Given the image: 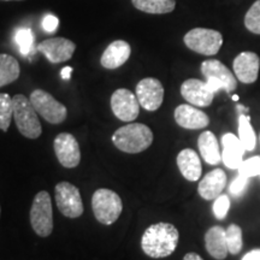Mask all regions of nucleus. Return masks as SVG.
<instances>
[{"label": "nucleus", "instance_id": "8", "mask_svg": "<svg viewBox=\"0 0 260 260\" xmlns=\"http://www.w3.org/2000/svg\"><path fill=\"white\" fill-rule=\"evenodd\" d=\"M29 99L34 106L35 111L51 124H60L67 118V107L57 99H54V96L48 92H45L42 89H35L30 94Z\"/></svg>", "mask_w": 260, "mask_h": 260}, {"label": "nucleus", "instance_id": "31", "mask_svg": "<svg viewBox=\"0 0 260 260\" xmlns=\"http://www.w3.org/2000/svg\"><path fill=\"white\" fill-rule=\"evenodd\" d=\"M230 209V200L226 195L220 194L217 199H214L213 213L217 219H224L226 217L228 211Z\"/></svg>", "mask_w": 260, "mask_h": 260}, {"label": "nucleus", "instance_id": "7", "mask_svg": "<svg viewBox=\"0 0 260 260\" xmlns=\"http://www.w3.org/2000/svg\"><path fill=\"white\" fill-rule=\"evenodd\" d=\"M201 74L206 82L212 87L214 92L223 89L226 93H233L237 87V79L229 68L217 59L205 60L201 64Z\"/></svg>", "mask_w": 260, "mask_h": 260}, {"label": "nucleus", "instance_id": "27", "mask_svg": "<svg viewBox=\"0 0 260 260\" xmlns=\"http://www.w3.org/2000/svg\"><path fill=\"white\" fill-rule=\"evenodd\" d=\"M228 249L230 254H239L241 252L243 241H242V229L236 224H230L225 229Z\"/></svg>", "mask_w": 260, "mask_h": 260}, {"label": "nucleus", "instance_id": "21", "mask_svg": "<svg viewBox=\"0 0 260 260\" xmlns=\"http://www.w3.org/2000/svg\"><path fill=\"white\" fill-rule=\"evenodd\" d=\"M177 167L180 169L182 176L188 181L195 182L201 177V172H203L201 160L194 149H182L177 155Z\"/></svg>", "mask_w": 260, "mask_h": 260}, {"label": "nucleus", "instance_id": "2", "mask_svg": "<svg viewBox=\"0 0 260 260\" xmlns=\"http://www.w3.org/2000/svg\"><path fill=\"white\" fill-rule=\"evenodd\" d=\"M112 142L119 151L125 153H141L153 142V133L151 128L141 123H130L116 130L112 135Z\"/></svg>", "mask_w": 260, "mask_h": 260}, {"label": "nucleus", "instance_id": "16", "mask_svg": "<svg viewBox=\"0 0 260 260\" xmlns=\"http://www.w3.org/2000/svg\"><path fill=\"white\" fill-rule=\"evenodd\" d=\"M175 121L184 129H203L210 123L209 116L190 104H183L175 110Z\"/></svg>", "mask_w": 260, "mask_h": 260}, {"label": "nucleus", "instance_id": "33", "mask_svg": "<svg viewBox=\"0 0 260 260\" xmlns=\"http://www.w3.org/2000/svg\"><path fill=\"white\" fill-rule=\"evenodd\" d=\"M58 24H59V21L56 16L53 15H46L42 19V28L46 32H54L57 30Z\"/></svg>", "mask_w": 260, "mask_h": 260}, {"label": "nucleus", "instance_id": "29", "mask_svg": "<svg viewBox=\"0 0 260 260\" xmlns=\"http://www.w3.org/2000/svg\"><path fill=\"white\" fill-rule=\"evenodd\" d=\"M245 25L253 34L260 35V0L249 8L245 16Z\"/></svg>", "mask_w": 260, "mask_h": 260}, {"label": "nucleus", "instance_id": "28", "mask_svg": "<svg viewBox=\"0 0 260 260\" xmlns=\"http://www.w3.org/2000/svg\"><path fill=\"white\" fill-rule=\"evenodd\" d=\"M15 42L17 44L21 54L23 56L30 54L34 48V34H32L31 29L19 28L15 34Z\"/></svg>", "mask_w": 260, "mask_h": 260}, {"label": "nucleus", "instance_id": "12", "mask_svg": "<svg viewBox=\"0 0 260 260\" xmlns=\"http://www.w3.org/2000/svg\"><path fill=\"white\" fill-rule=\"evenodd\" d=\"M181 94L190 105L198 107H207L213 102L216 92L206 81L198 79L186 80L181 86Z\"/></svg>", "mask_w": 260, "mask_h": 260}, {"label": "nucleus", "instance_id": "30", "mask_svg": "<svg viewBox=\"0 0 260 260\" xmlns=\"http://www.w3.org/2000/svg\"><path fill=\"white\" fill-rule=\"evenodd\" d=\"M239 174L245 175L247 177H255L260 176V157L255 155L247 160L242 161V164L239 168Z\"/></svg>", "mask_w": 260, "mask_h": 260}, {"label": "nucleus", "instance_id": "17", "mask_svg": "<svg viewBox=\"0 0 260 260\" xmlns=\"http://www.w3.org/2000/svg\"><path fill=\"white\" fill-rule=\"evenodd\" d=\"M226 186V175L222 169H214L204 176L198 186V193L205 200H214Z\"/></svg>", "mask_w": 260, "mask_h": 260}, {"label": "nucleus", "instance_id": "35", "mask_svg": "<svg viewBox=\"0 0 260 260\" xmlns=\"http://www.w3.org/2000/svg\"><path fill=\"white\" fill-rule=\"evenodd\" d=\"M71 73H73V68L71 67H65L63 70H61V77H63L64 80H69L70 76H71Z\"/></svg>", "mask_w": 260, "mask_h": 260}, {"label": "nucleus", "instance_id": "32", "mask_svg": "<svg viewBox=\"0 0 260 260\" xmlns=\"http://www.w3.org/2000/svg\"><path fill=\"white\" fill-rule=\"evenodd\" d=\"M247 182H248V177L245 176V175L239 174V176H237L235 180L232 182V184H230L229 191L233 195H235V197L242 194V191L245 190L247 187Z\"/></svg>", "mask_w": 260, "mask_h": 260}, {"label": "nucleus", "instance_id": "24", "mask_svg": "<svg viewBox=\"0 0 260 260\" xmlns=\"http://www.w3.org/2000/svg\"><path fill=\"white\" fill-rule=\"evenodd\" d=\"M21 69L16 58L10 54L0 53V88L15 82L19 77Z\"/></svg>", "mask_w": 260, "mask_h": 260}, {"label": "nucleus", "instance_id": "38", "mask_svg": "<svg viewBox=\"0 0 260 260\" xmlns=\"http://www.w3.org/2000/svg\"><path fill=\"white\" fill-rule=\"evenodd\" d=\"M0 2H22V0H0Z\"/></svg>", "mask_w": 260, "mask_h": 260}, {"label": "nucleus", "instance_id": "22", "mask_svg": "<svg viewBox=\"0 0 260 260\" xmlns=\"http://www.w3.org/2000/svg\"><path fill=\"white\" fill-rule=\"evenodd\" d=\"M198 146H199L201 157L207 164L218 165L222 161L218 140L212 132L206 130V132L201 133L199 139H198Z\"/></svg>", "mask_w": 260, "mask_h": 260}, {"label": "nucleus", "instance_id": "23", "mask_svg": "<svg viewBox=\"0 0 260 260\" xmlns=\"http://www.w3.org/2000/svg\"><path fill=\"white\" fill-rule=\"evenodd\" d=\"M140 11L152 15L170 14L176 8V0H132Z\"/></svg>", "mask_w": 260, "mask_h": 260}, {"label": "nucleus", "instance_id": "11", "mask_svg": "<svg viewBox=\"0 0 260 260\" xmlns=\"http://www.w3.org/2000/svg\"><path fill=\"white\" fill-rule=\"evenodd\" d=\"M112 112L123 122H133L138 118L140 112V103L135 94L129 89H117L111 96Z\"/></svg>", "mask_w": 260, "mask_h": 260}, {"label": "nucleus", "instance_id": "1", "mask_svg": "<svg viewBox=\"0 0 260 260\" xmlns=\"http://www.w3.org/2000/svg\"><path fill=\"white\" fill-rule=\"evenodd\" d=\"M180 234L170 223H157L146 229L141 239V248L146 255L159 259L171 255L177 248Z\"/></svg>", "mask_w": 260, "mask_h": 260}, {"label": "nucleus", "instance_id": "5", "mask_svg": "<svg viewBox=\"0 0 260 260\" xmlns=\"http://www.w3.org/2000/svg\"><path fill=\"white\" fill-rule=\"evenodd\" d=\"M30 224L35 234L47 237L53 230V211L51 195L42 190L35 195L30 209Z\"/></svg>", "mask_w": 260, "mask_h": 260}, {"label": "nucleus", "instance_id": "19", "mask_svg": "<svg viewBox=\"0 0 260 260\" xmlns=\"http://www.w3.org/2000/svg\"><path fill=\"white\" fill-rule=\"evenodd\" d=\"M222 161L224 165L229 169H239L240 165L242 164V157L246 151L242 142L240 141L239 136L234 135L232 133L224 134L222 138Z\"/></svg>", "mask_w": 260, "mask_h": 260}, {"label": "nucleus", "instance_id": "40", "mask_svg": "<svg viewBox=\"0 0 260 260\" xmlns=\"http://www.w3.org/2000/svg\"><path fill=\"white\" fill-rule=\"evenodd\" d=\"M0 213H2V209H0Z\"/></svg>", "mask_w": 260, "mask_h": 260}, {"label": "nucleus", "instance_id": "15", "mask_svg": "<svg viewBox=\"0 0 260 260\" xmlns=\"http://www.w3.org/2000/svg\"><path fill=\"white\" fill-rule=\"evenodd\" d=\"M234 74L240 82L251 84L258 79L260 69V58L254 52H241L234 59Z\"/></svg>", "mask_w": 260, "mask_h": 260}, {"label": "nucleus", "instance_id": "39", "mask_svg": "<svg viewBox=\"0 0 260 260\" xmlns=\"http://www.w3.org/2000/svg\"><path fill=\"white\" fill-rule=\"evenodd\" d=\"M233 100H234V102H237V100H239V96L233 95Z\"/></svg>", "mask_w": 260, "mask_h": 260}, {"label": "nucleus", "instance_id": "36", "mask_svg": "<svg viewBox=\"0 0 260 260\" xmlns=\"http://www.w3.org/2000/svg\"><path fill=\"white\" fill-rule=\"evenodd\" d=\"M183 260H204L203 258L199 254H197V253H187L186 255H184Z\"/></svg>", "mask_w": 260, "mask_h": 260}, {"label": "nucleus", "instance_id": "14", "mask_svg": "<svg viewBox=\"0 0 260 260\" xmlns=\"http://www.w3.org/2000/svg\"><path fill=\"white\" fill-rule=\"evenodd\" d=\"M37 50L41 52L51 63L59 64L69 60L74 56L76 45L69 39L52 38L40 42L37 46Z\"/></svg>", "mask_w": 260, "mask_h": 260}, {"label": "nucleus", "instance_id": "9", "mask_svg": "<svg viewBox=\"0 0 260 260\" xmlns=\"http://www.w3.org/2000/svg\"><path fill=\"white\" fill-rule=\"evenodd\" d=\"M58 210L68 218H79L83 213L80 189L69 182H59L54 189Z\"/></svg>", "mask_w": 260, "mask_h": 260}, {"label": "nucleus", "instance_id": "13", "mask_svg": "<svg viewBox=\"0 0 260 260\" xmlns=\"http://www.w3.org/2000/svg\"><path fill=\"white\" fill-rule=\"evenodd\" d=\"M54 152L58 160L64 168H76L81 161V149L77 140L69 133L57 135L53 142Z\"/></svg>", "mask_w": 260, "mask_h": 260}, {"label": "nucleus", "instance_id": "3", "mask_svg": "<svg viewBox=\"0 0 260 260\" xmlns=\"http://www.w3.org/2000/svg\"><path fill=\"white\" fill-rule=\"evenodd\" d=\"M12 103L14 118L19 133L28 139H38L41 135L42 128L30 99L23 94H17L12 98Z\"/></svg>", "mask_w": 260, "mask_h": 260}, {"label": "nucleus", "instance_id": "25", "mask_svg": "<svg viewBox=\"0 0 260 260\" xmlns=\"http://www.w3.org/2000/svg\"><path fill=\"white\" fill-rule=\"evenodd\" d=\"M239 139L242 142L246 151H253L255 148L256 136L251 124V118L241 113L239 117Z\"/></svg>", "mask_w": 260, "mask_h": 260}, {"label": "nucleus", "instance_id": "26", "mask_svg": "<svg viewBox=\"0 0 260 260\" xmlns=\"http://www.w3.org/2000/svg\"><path fill=\"white\" fill-rule=\"evenodd\" d=\"M14 118V103L8 93H0V129L8 132Z\"/></svg>", "mask_w": 260, "mask_h": 260}, {"label": "nucleus", "instance_id": "10", "mask_svg": "<svg viewBox=\"0 0 260 260\" xmlns=\"http://www.w3.org/2000/svg\"><path fill=\"white\" fill-rule=\"evenodd\" d=\"M136 98L140 106L147 111H157L164 100V87L154 77H146L136 86Z\"/></svg>", "mask_w": 260, "mask_h": 260}, {"label": "nucleus", "instance_id": "6", "mask_svg": "<svg viewBox=\"0 0 260 260\" xmlns=\"http://www.w3.org/2000/svg\"><path fill=\"white\" fill-rule=\"evenodd\" d=\"M184 45L189 50L203 54L214 56L223 45V37L219 31L207 28H194L184 35Z\"/></svg>", "mask_w": 260, "mask_h": 260}, {"label": "nucleus", "instance_id": "18", "mask_svg": "<svg viewBox=\"0 0 260 260\" xmlns=\"http://www.w3.org/2000/svg\"><path fill=\"white\" fill-rule=\"evenodd\" d=\"M132 54V47L128 42L124 40H116L110 44L105 51H104L100 63L103 68L109 70H115L121 68Z\"/></svg>", "mask_w": 260, "mask_h": 260}, {"label": "nucleus", "instance_id": "20", "mask_svg": "<svg viewBox=\"0 0 260 260\" xmlns=\"http://www.w3.org/2000/svg\"><path fill=\"white\" fill-rule=\"evenodd\" d=\"M205 246L206 251L212 258L224 260L229 254L228 249L225 229L222 226H212L205 234Z\"/></svg>", "mask_w": 260, "mask_h": 260}, {"label": "nucleus", "instance_id": "34", "mask_svg": "<svg viewBox=\"0 0 260 260\" xmlns=\"http://www.w3.org/2000/svg\"><path fill=\"white\" fill-rule=\"evenodd\" d=\"M242 260H260V248L252 249L251 252L246 253Z\"/></svg>", "mask_w": 260, "mask_h": 260}, {"label": "nucleus", "instance_id": "37", "mask_svg": "<svg viewBox=\"0 0 260 260\" xmlns=\"http://www.w3.org/2000/svg\"><path fill=\"white\" fill-rule=\"evenodd\" d=\"M237 110H239V111H241V112H243V113H246V112H248V110L246 109L245 106L243 105H237Z\"/></svg>", "mask_w": 260, "mask_h": 260}, {"label": "nucleus", "instance_id": "41", "mask_svg": "<svg viewBox=\"0 0 260 260\" xmlns=\"http://www.w3.org/2000/svg\"><path fill=\"white\" fill-rule=\"evenodd\" d=\"M259 140H260V135H259Z\"/></svg>", "mask_w": 260, "mask_h": 260}, {"label": "nucleus", "instance_id": "4", "mask_svg": "<svg viewBox=\"0 0 260 260\" xmlns=\"http://www.w3.org/2000/svg\"><path fill=\"white\" fill-rule=\"evenodd\" d=\"M92 209L98 222L111 225L121 216L123 211L122 199L116 191L100 188L93 194Z\"/></svg>", "mask_w": 260, "mask_h": 260}]
</instances>
